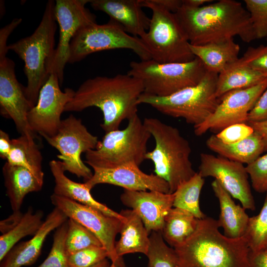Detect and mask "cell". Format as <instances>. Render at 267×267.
I'll return each mask as SVG.
<instances>
[{
    "instance_id": "44dd1931",
    "label": "cell",
    "mask_w": 267,
    "mask_h": 267,
    "mask_svg": "<svg viewBox=\"0 0 267 267\" xmlns=\"http://www.w3.org/2000/svg\"><path fill=\"white\" fill-rule=\"evenodd\" d=\"M89 3L132 36L140 38L149 28L150 18L142 10L141 0H90Z\"/></svg>"
},
{
    "instance_id": "e575fe53",
    "label": "cell",
    "mask_w": 267,
    "mask_h": 267,
    "mask_svg": "<svg viewBox=\"0 0 267 267\" xmlns=\"http://www.w3.org/2000/svg\"><path fill=\"white\" fill-rule=\"evenodd\" d=\"M67 223L65 247L68 256L91 246H102L93 233L78 222L69 218Z\"/></svg>"
},
{
    "instance_id": "8d00e7d4",
    "label": "cell",
    "mask_w": 267,
    "mask_h": 267,
    "mask_svg": "<svg viewBox=\"0 0 267 267\" xmlns=\"http://www.w3.org/2000/svg\"><path fill=\"white\" fill-rule=\"evenodd\" d=\"M108 258L102 246H93L68 256L69 267H91Z\"/></svg>"
},
{
    "instance_id": "5bb4252c",
    "label": "cell",
    "mask_w": 267,
    "mask_h": 267,
    "mask_svg": "<svg viewBox=\"0 0 267 267\" xmlns=\"http://www.w3.org/2000/svg\"><path fill=\"white\" fill-rule=\"evenodd\" d=\"M57 75L51 73L41 89L37 103L29 112L27 119L31 130L43 137H51L57 132L61 116L66 104L72 99L75 90L62 91Z\"/></svg>"
},
{
    "instance_id": "4316f807",
    "label": "cell",
    "mask_w": 267,
    "mask_h": 267,
    "mask_svg": "<svg viewBox=\"0 0 267 267\" xmlns=\"http://www.w3.org/2000/svg\"><path fill=\"white\" fill-rule=\"evenodd\" d=\"M190 48L194 56L202 62L207 71L218 74L239 58L240 46L233 39L202 45L190 44Z\"/></svg>"
},
{
    "instance_id": "bcb514c9",
    "label": "cell",
    "mask_w": 267,
    "mask_h": 267,
    "mask_svg": "<svg viewBox=\"0 0 267 267\" xmlns=\"http://www.w3.org/2000/svg\"><path fill=\"white\" fill-rule=\"evenodd\" d=\"M168 11L175 13L182 5V0H152Z\"/></svg>"
},
{
    "instance_id": "277c9868",
    "label": "cell",
    "mask_w": 267,
    "mask_h": 267,
    "mask_svg": "<svg viewBox=\"0 0 267 267\" xmlns=\"http://www.w3.org/2000/svg\"><path fill=\"white\" fill-rule=\"evenodd\" d=\"M55 5V1L48 0L34 33L7 46L8 50L14 51L24 62L27 79L25 92L32 108L36 105L40 91L51 74L56 48Z\"/></svg>"
},
{
    "instance_id": "83f0119b",
    "label": "cell",
    "mask_w": 267,
    "mask_h": 267,
    "mask_svg": "<svg viewBox=\"0 0 267 267\" xmlns=\"http://www.w3.org/2000/svg\"><path fill=\"white\" fill-rule=\"evenodd\" d=\"M267 78L247 66L239 58L218 74L216 95L220 98L230 90L254 86Z\"/></svg>"
},
{
    "instance_id": "2e32d148",
    "label": "cell",
    "mask_w": 267,
    "mask_h": 267,
    "mask_svg": "<svg viewBox=\"0 0 267 267\" xmlns=\"http://www.w3.org/2000/svg\"><path fill=\"white\" fill-rule=\"evenodd\" d=\"M198 173L203 178H215L232 197L240 201L245 210H255L249 175L243 164L220 155L201 153Z\"/></svg>"
},
{
    "instance_id": "b9f144b4",
    "label": "cell",
    "mask_w": 267,
    "mask_h": 267,
    "mask_svg": "<svg viewBox=\"0 0 267 267\" xmlns=\"http://www.w3.org/2000/svg\"><path fill=\"white\" fill-rule=\"evenodd\" d=\"M267 120V88L249 113L247 123L261 122Z\"/></svg>"
},
{
    "instance_id": "30bf717a",
    "label": "cell",
    "mask_w": 267,
    "mask_h": 267,
    "mask_svg": "<svg viewBox=\"0 0 267 267\" xmlns=\"http://www.w3.org/2000/svg\"><path fill=\"white\" fill-rule=\"evenodd\" d=\"M117 49H130L141 60L151 59L139 38L129 34L119 24L110 19L106 24L96 23L77 32L70 44L68 63L79 62L96 52Z\"/></svg>"
},
{
    "instance_id": "d6a6232c",
    "label": "cell",
    "mask_w": 267,
    "mask_h": 267,
    "mask_svg": "<svg viewBox=\"0 0 267 267\" xmlns=\"http://www.w3.org/2000/svg\"><path fill=\"white\" fill-rule=\"evenodd\" d=\"M244 237L250 252L267 250V192L259 214L249 218Z\"/></svg>"
},
{
    "instance_id": "9c48e42d",
    "label": "cell",
    "mask_w": 267,
    "mask_h": 267,
    "mask_svg": "<svg viewBox=\"0 0 267 267\" xmlns=\"http://www.w3.org/2000/svg\"><path fill=\"white\" fill-rule=\"evenodd\" d=\"M207 72L202 62L195 57L186 62L163 63L152 59L133 61L127 74L141 81L143 93L165 97L197 85Z\"/></svg>"
},
{
    "instance_id": "7402d4cb",
    "label": "cell",
    "mask_w": 267,
    "mask_h": 267,
    "mask_svg": "<svg viewBox=\"0 0 267 267\" xmlns=\"http://www.w3.org/2000/svg\"><path fill=\"white\" fill-rule=\"evenodd\" d=\"M49 166L55 182L53 194L90 206L109 216L124 220V217L120 213L96 200L85 182L79 183L69 178L65 175V171L60 161L52 160L49 162Z\"/></svg>"
},
{
    "instance_id": "7bdbcfd3",
    "label": "cell",
    "mask_w": 267,
    "mask_h": 267,
    "mask_svg": "<svg viewBox=\"0 0 267 267\" xmlns=\"http://www.w3.org/2000/svg\"><path fill=\"white\" fill-rule=\"evenodd\" d=\"M23 215L20 211L13 212L8 217L0 222V230L4 234L11 230L20 221Z\"/></svg>"
},
{
    "instance_id": "7dc6e473",
    "label": "cell",
    "mask_w": 267,
    "mask_h": 267,
    "mask_svg": "<svg viewBox=\"0 0 267 267\" xmlns=\"http://www.w3.org/2000/svg\"><path fill=\"white\" fill-rule=\"evenodd\" d=\"M248 124L252 126L254 132L261 136L265 145V151H267V120L261 122L249 123Z\"/></svg>"
},
{
    "instance_id": "cb8c5ba5",
    "label": "cell",
    "mask_w": 267,
    "mask_h": 267,
    "mask_svg": "<svg viewBox=\"0 0 267 267\" xmlns=\"http://www.w3.org/2000/svg\"><path fill=\"white\" fill-rule=\"evenodd\" d=\"M214 193L220 204V214L217 220L223 234L230 238L236 239L244 236L249 219L245 209L237 205L231 196L215 179L211 183Z\"/></svg>"
},
{
    "instance_id": "f6af8a7d",
    "label": "cell",
    "mask_w": 267,
    "mask_h": 267,
    "mask_svg": "<svg viewBox=\"0 0 267 267\" xmlns=\"http://www.w3.org/2000/svg\"><path fill=\"white\" fill-rule=\"evenodd\" d=\"M249 267H267V250L249 254Z\"/></svg>"
},
{
    "instance_id": "52a82bcc",
    "label": "cell",
    "mask_w": 267,
    "mask_h": 267,
    "mask_svg": "<svg viewBox=\"0 0 267 267\" xmlns=\"http://www.w3.org/2000/svg\"><path fill=\"white\" fill-rule=\"evenodd\" d=\"M128 121L123 130H116L103 137L95 149L85 153V163L92 169H111L145 160L147 142L151 136L138 114Z\"/></svg>"
},
{
    "instance_id": "9a60e30c",
    "label": "cell",
    "mask_w": 267,
    "mask_h": 267,
    "mask_svg": "<svg viewBox=\"0 0 267 267\" xmlns=\"http://www.w3.org/2000/svg\"><path fill=\"white\" fill-rule=\"evenodd\" d=\"M90 0H56L55 15L59 26V37L51 69L61 85L64 69L68 63L72 39L81 28L96 23V17L86 7Z\"/></svg>"
},
{
    "instance_id": "ee69618b",
    "label": "cell",
    "mask_w": 267,
    "mask_h": 267,
    "mask_svg": "<svg viewBox=\"0 0 267 267\" xmlns=\"http://www.w3.org/2000/svg\"><path fill=\"white\" fill-rule=\"evenodd\" d=\"M11 148V139L9 135L3 131L0 130V157L6 160Z\"/></svg>"
},
{
    "instance_id": "d4e9b609",
    "label": "cell",
    "mask_w": 267,
    "mask_h": 267,
    "mask_svg": "<svg viewBox=\"0 0 267 267\" xmlns=\"http://www.w3.org/2000/svg\"><path fill=\"white\" fill-rule=\"evenodd\" d=\"M2 174L6 194L13 212L20 211L27 194L42 189L44 182L23 167L6 162L2 167Z\"/></svg>"
},
{
    "instance_id": "f35d334b",
    "label": "cell",
    "mask_w": 267,
    "mask_h": 267,
    "mask_svg": "<svg viewBox=\"0 0 267 267\" xmlns=\"http://www.w3.org/2000/svg\"><path fill=\"white\" fill-rule=\"evenodd\" d=\"M252 186L259 193L267 192V153L246 165Z\"/></svg>"
},
{
    "instance_id": "f1b7e54d",
    "label": "cell",
    "mask_w": 267,
    "mask_h": 267,
    "mask_svg": "<svg viewBox=\"0 0 267 267\" xmlns=\"http://www.w3.org/2000/svg\"><path fill=\"white\" fill-rule=\"evenodd\" d=\"M199 220L185 210L173 207L165 218L161 231L164 240L173 248L180 245L195 231Z\"/></svg>"
},
{
    "instance_id": "8992f818",
    "label": "cell",
    "mask_w": 267,
    "mask_h": 267,
    "mask_svg": "<svg viewBox=\"0 0 267 267\" xmlns=\"http://www.w3.org/2000/svg\"><path fill=\"white\" fill-rule=\"evenodd\" d=\"M218 77V74L207 71L195 86L165 97L143 93L138 103L149 105L164 115L183 119L194 126L199 125L213 114L220 103L216 95Z\"/></svg>"
},
{
    "instance_id": "1f68e13d",
    "label": "cell",
    "mask_w": 267,
    "mask_h": 267,
    "mask_svg": "<svg viewBox=\"0 0 267 267\" xmlns=\"http://www.w3.org/2000/svg\"><path fill=\"white\" fill-rule=\"evenodd\" d=\"M205 182L204 178L197 172L189 180L181 183L174 192L173 207L185 210L198 219L206 215L199 206V197Z\"/></svg>"
},
{
    "instance_id": "60d3db41",
    "label": "cell",
    "mask_w": 267,
    "mask_h": 267,
    "mask_svg": "<svg viewBox=\"0 0 267 267\" xmlns=\"http://www.w3.org/2000/svg\"><path fill=\"white\" fill-rule=\"evenodd\" d=\"M254 132L248 124L237 123L228 126L215 134L225 144H232L241 141Z\"/></svg>"
},
{
    "instance_id": "836d02e7",
    "label": "cell",
    "mask_w": 267,
    "mask_h": 267,
    "mask_svg": "<svg viewBox=\"0 0 267 267\" xmlns=\"http://www.w3.org/2000/svg\"><path fill=\"white\" fill-rule=\"evenodd\" d=\"M150 240L147 267H178L175 251L166 243L161 232H152Z\"/></svg>"
},
{
    "instance_id": "74e56055",
    "label": "cell",
    "mask_w": 267,
    "mask_h": 267,
    "mask_svg": "<svg viewBox=\"0 0 267 267\" xmlns=\"http://www.w3.org/2000/svg\"><path fill=\"white\" fill-rule=\"evenodd\" d=\"M256 39L267 37V0H244Z\"/></svg>"
},
{
    "instance_id": "8fae6325",
    "label": "cell",
    "mask_w": 267,
    "mask_h": 267,
    "mask_svg": "<svg viewBox=\"0 0 267 267\" xmlns=\"http://www.w3.org/2000/svg\"><path fill=\"white\" fill-rule=\"evenodd\" d=\"M44 138L59 152L57 157L65 171L82 178L85 182L92 177L93 173L83 161L81 155L95 149L99 141L97 136L88 130L80 119L70 115L62 120L54 135Z\"/></svg>"
},
{
    "instance_id": "f907efd6",
    "label": "cell",
    "mask_w": 267,
    "mask_h": 267,
    "mask_svg": "<svg viewBox=\"0 0 267 267\" xmlns=\"http://www.w3.org/2000/svg\"><path fill=\"white\" fill-rule=\"evenodd\" d=\"M109 265V262L106 259L91 267H107Z\"/></svg>"
},
{
    "instance_id": "ab89813d",
    "label": "cell",
    "mask_w": 267,
    "mask_h": 267,
    "mask_svg": "<svg viewBox=\"0 0 267 267\" xmlns=\"http://www.w3.org/2000/svg\"><path fill=\"white\" fill-rule=\"evenodd\" d=\"M240 59L252 69L267 76V42L265 45L248 47Z\"/></svg>"
},
{
    "instance_id": "d6986e66",
    "label": "cell",
    "mask_w": 267,
    "mask_h": 267,
    "mask_svg": "<svg viewBox=\"0 0 267 267\" xmlns=\"http://www.w3.org/2000/svg\"><path fill=\"white\" fill-rule=\"evenodd\" d=\"M122 203L134 211L150 232H161L166 216L173 207L174 193L124 189Z\"/></svg>"
},
{
    "instance_id": "c3c4849f",
    "label": "cell",
    "mask_w": 267,
    "mask_h": 267,
    "mask_svg": "<svg viewBox=\"0 0 267 267\" xmlns=\"http://www.w3.org/2000/svg\"><path fill=\"white\" fill-rule=\"evenodd\" d=\"M213 1V0H182V5L191 8H198L204 5L205 3Z\"/></svg>"
},
{
    "instance_id": "ba28073f",
    "label": "cell",
    "mask_w": 267,
    "mask_h": 267,
    "mask_svg": "<svg viewBox=\"0 0 267 267\" xmlns=\"http://www.w3.org/2000/svg\"><path fill=\"white\" fill-rule=\"evenodd\" d=\"M142 7L152 12L149 28L140 39L151 59L159 63L186 62L196 57L175 13L152 0H141Z\"/></svg>"
},
{
    "instance_id": "d590c367",
    "label": "cell",
    "mask_w": 267,
    "mask_h": 267,
    "mask_svg": "<svg viewBox=\"0 0 267 267\" xmlns=\"http://www.w3.org/2000/svg\"><path fill=\"white\" fill-rule=\"evenodd\" d=\"M67 229V221L55 230L50 252L45 260L37 267H69L65 247Z\"/></svg>"
},
{
    "instance_id": "7c38bea8",
    "label": "cell",
    "mask_w": 267,
    "mask_h": 267,
    "mask_svg": "<svg viewBox=\"0 0 267 267\" xmlns=\"http://www.w3.org/2000/svg\"><path fill=\"white\" fill-rule=\"evenodd\" d=\"M51 203L69 219L83 225L93 233L108 254L111 263L123 260L115 251V238L120 233L123 220L109 216L100 211L70 199L52 194Z\"/></svg>"
},
{
    "instance_id": "3957f363",
    "label": "cell",
    "mask_w": 267,
    "mask_h": 267,
    "mask_svg": "<svg viewBox=\"0 0 267 267\" xmlns=\"http://www.w3.org/2000/svg\"><path fill=\"white\" fill-rule=\"evenodd\" d=\"M219 228L217 220L200 219L193 233L174 248L178 267H249L250 251L244 237L228 238Z\"/></svg>"
},
{
    "instance_id": "6da1fadb",
    "label": "cell",
    "mask_w": 267,
    "mask_h": 267,
    "mask_svg": "<svg viewBox=\"0 0 267 267\" xmlns=\"http://www.w3.org/2000/svg\"><path fill=\"white\" fill-rule=\"evenodd\" d=\"M144 92L139 79L126 74L96 76L84 81L75 91L64 111L80 112L90 107L102 111L100 125L105 133L118 130L125 120L137 114L138 100Z\"/></svg>"
},
{
    "instance_id": "e0dca14e",
    "label": "cell",
    "mask_w": 267,
    "mask_h": 267,
    "mask_svg": "<svg viewBox=\"0 0 267 267\" xmlns=\"http://www.w3.org/2000/svg\"><path fill=\"white\" fill-rule=\"evenodd\" d=\"M25 89L16 79L14 62L6 55L0 54V114L13 121L21 135L36 138L28 122V114L32 107Z\"/></svg>"
},
{
    "instance_id": "ac0fdd59",
    "label": "cell",
    "mask_w": 267,
    "mask_h": 267,
    "mask_svg": "<svg viewBox=\"0 0 267 267\" xmlns=\"http://www.w3.org/2000/svg\"><path fill=\"white\" fill-rule=\"evenodd\" d=\"M92 177L85 182L90 190L99 184H109L134 191L170 192L168 183L155 174L142 172L139 166L130 163L111 169H93Z\"/></svg>"
},
{
    "instance_id": "f546056e",
    "label": "cell",
    "mask_w": 267,
    "mask_h": 267,
    "mask_svg": "<svg viewBox=\"0 0 267 267\" xmlns=\"http://www.w3.org/2000/svg\"><path fill=\"white\" fill-rule=\"evenodd\" d=\"M35 139L23 135L12 139L11 148L6 162L27 169L44 182L43 157Z\"/></svg>"
},
{
    "instance_id": "603a6c76",
    "label": "cell",
    "mask_w": 267,
    "mask_h": 267,
    "mask_svg": "<svg viewBox=\"0 0 267 267\" xmlns=\"http://www.w3.org/2000/svg\"><path fill=\"white\" fill-rule=\"evenodd\" d=\"M125 220L120 231V237L115 243L118 257L131 253L147 255L150 245L149 232L142 220L132 209L122 210L120 213Z\"/></svg>"
},
{
    "instance_id": "5b68a950",
    "label": "cell",
    "mask_w": 267,
    "mask_h": 267,
    "mask_svg": "<svg viewBox=\"0 0 267 267\" xmlns=\"http://www.w3.org/2000/svg\"><path fill=\"white\" fill-rule=\"evenodd\" d=\"M143 124L155 140V146L147 151L145 159L154 164L155 174L169 184L174 193L182 182L191 178L196 172L190 157L189 141L176 127L155 118H145Z\"/></svg>"
},
{
    "instance_id": "681fc988",
    "label": "cell",
    "mask_w": 267,
    "mask_h": 267,
    "mask_svg": "<svg viewBox=\"0 0 267 267\" xmlns=\"http://www.w3.org/2000/svg\"><path fill=\"white\" fill-rule=\"evenodd\" d=\"M107 267H128L126 266L123 260L117 263H111Z\"/></svg>"
},
{
    "instance_id": "ffe728a7",
    "label": "cell",
    "mask_w": 267,
    "mask_h": 267,
    "mask_svg": "<svg viewBox=\"0 0 267 267\" xmlns=\"http://www.w3.org/2000/svg\"><path fill=\"white\" fill-rule=\"evenodd\" d=\"M68 219L61 211L54 207L46 216L39 230L30 240L15 245L7 253L0 261V267H22L35 263L41 254L48 235Z\"/></svg>"
},
{
    "instance_id": "7a4b0ae2",
    "label": "cell",
    "mask_w": 267,
    "mask_h": 267,
    "mask_svg": "<svg viewBox=\"0 0 267 267\" xmlns=\"http://www.w3.org/2000/svg\"><path fill=\"white\" fill-rule=\"evenodd\" d=\"M175 14L193 45L219 43L235 36L247 43L256 39L249 12L236 0H220L198 8L182 5Z\"/></svg>"
},
{
    "instance_id": "4dcf8cb0",
    "label": "cell",
    "mask_w": 267,
    "mask_h": 267,
    "mask_svg": "<svg viewBox=\"0 0 267 267\" xmlns=\"http://www.w3.org/2000/svg\"><path fill=\"white\" fill-rule=\"evenodd\" d=\"M44 212L41 210L35 212L31 207L23 214L20 221L11 230L0 236V261L22 238L34 235L44 222Z\"/></svg>"
},
{
    "instance_id": "4fadbf2b",
    "label": "cell",
    "mask_w": 267,
    "mask_h": 267,
    "mask_svg": "<svg viewBox=\"0 0 267 267\" xmlns=\"http://www.w3.org/2000/svg\"><path fill=\"white\" fill-rule=\"evenodd\" d=\"M267 88V78L254 86L230 90L222 96L213 114L202 124L194 126L196 135L207 131L220 132L237 123H246L249 113Z\"/></svg>"
},
{
    "instance_id": "484cf974",
    "label": "cell",
    "mask_w": 267,
    "mask_h": 267,
    "mask_svg": "<svg viewBox=\"0 0 267 267\" xmlns=\"http://www.w3.org/2000/svg\"><path fill=\"white\" fill-rule=\"evenodd\" d=\"M207 146L219 155L242 164H250L265 152V145L261 136L256 132L244 139L232 144H225L216 135L206 140Z\"/></svg>"
}]
</instances>
